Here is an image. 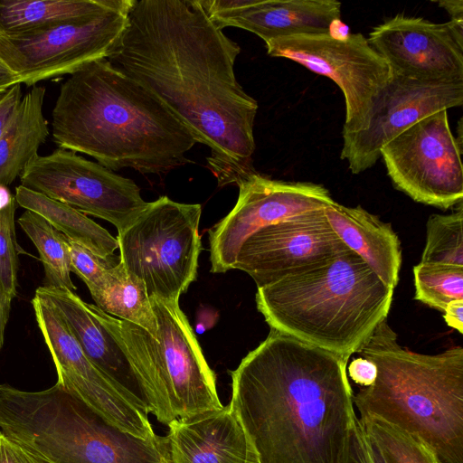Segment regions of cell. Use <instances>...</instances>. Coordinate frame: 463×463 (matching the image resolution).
<instances>
[{
  "label": "cell",
  "instance_id": "5bb4252c",
  "mask_svg": "<svg viewBox=\"0 0 463 463\" xmlns=\"http://www.w3.org/2000/svg\"><path fill=\"white\" fill-rule=\"evenodd\" d=\"M232 210L209 231L211 271L233 269L243 241L263 227L324 209L335 200L322 184L271 179L257 172L241 181Z\"/></svg>",
  "mask_w": 463,
  "mask_h": 463
},
{
  "label": "cell",
  "instance_id": "8992f818",
  "mask_svg": "<svg viewBox=\"0 0 463 463\" xmlns=\"http://www.w3.org/2000/svg\"><path fill=\"white\" fill-rule=\"evenodd\" d=\"M0 429L52 463H169L165 436L124 432L57 383L38 392L0 384Z\"/></svg>",
  "mask_w": 463,
  "mask_h": 463
},
{
  "label": "cell",
  "instance_id": "44dd1931",
  "mask_svg": "<svg viewBox=\"0 0 463 463\" xmlns=\"http://www.w3.org/2000/svg\"><path fill=\"white\" fill-rule=\"evenodd\" d=\"M325 215L345 245L356 253L390 288L399 282L402 248L390 223L361 206L348 207L335 201L324 208Z\"/></svg>",
  "mask_w": 463,
  "mask_h": 463
},
{
  "label": "cell",
  "instance_id": "60d3db41",
  "mask_svg": "<svg viewBox=\"0 0 463 463\" xmlns=\"http://www.w3.org/2000/svg\"><path fill=\"white\" fill-rule=\"evenodd\" d=\"M13 199L14 196L8 187L0 184V210L5 208Z\"/></svg>",
  "mask_w": 463,
  "mask_h": 463
},
{
  "label": "cell",
  "instance_id": "d590c367",
  "mask_svg": "<svg viewBox=\"0 0 463 463\" xmlns=\"http://www.w3.org/2000/svg\"><path fill=\"white\" fill-rule=\"evenodd\" d=\"M444 319L446 324L463 333V300H454L448 304L444 309Z\"/></svg>",
  "mask_w": 463,
  "mask_h": 463
},
{
  "label": "cell",
  "instance_id": "ab89813d",
  "mask_svg": "<svg viewBox=\"0 0 463 463\" xmlns=\"http://www.w3.org/2000/svg\"><path fill=\"white\" fill-rule=\"evenodd\" d=\"M364 435L367 441L372 463H388L383 450L381 449L377 442L365 432Z\"/></svg>",
  "mask_w": 463,
  "mask_h": 463
},
{
  "label": "cell",
  "instance_id": "ba28073f",
  "mask_svg": "<svg viewBox=\"0 0 463 463\" xmlns=\"http://www.w3.org/2000/svg\"><path fill=\"white\" fill-rule=\"evenodd\" d=\"M201 213L198 203L161 196L118 232L120 261L144 282L149 298L179 302L196 279Z\"/></svg>",
  "mask_w": 463,
  "mask_h": 463
},
{
  "label": "cell",
  "instance_id": "4fadbf2b",
  "mask_svg": "<svg viewBox=\"0 0 463 463\" xmlns=\"http://www.w3.org/2000/svg\"><path fill=\"white\" fill-rule=\"evenodd\" d=\"M463 104V81H430L392 72L356 129L342 133L341 159L356 175L381 158V148L418 120Z\"/></svg>",
  "mask_w": 463,
  "mask_h": 463
},
{
  "label": "cell",
  "instance_id": "1f68e13d",
  "mask_svg": "<svg viewBox=\"0 0 463 463\" xmlns=\"http://www.w3.org/2000/svg\"><path fill=\"white\" fill-rule=\"evenodd\" d=\"M0 463H52L0 431Z\"/></svg>",
  "mask_w": 463,
  "mask_h": 463
},
{
  "label": "cell",
  "instance_id": "d6986e66",
  "mask_svg": "<svg viewBox=\"0 0 463 463\" xmlns=\"http://www.w3.org/2000/svg\"><path fill=\"white\" fill-rule=\"evenodd\" d=\"M35 295L49 300L60 311L88 359L148 413L142 385L128 354L88 303L66 288L41 286Z\"/></svg>",
  "mask_w": 463,
  "mask_h": 463
},
{
  "label": "cell",
  "instance_id": "9c48e42d",
  "mask_svg": "<svg viewBox=\"0 0 463 463\" xmlns=\"http://www.w3.org/2000/svg\"><path fill=\"white\" fill-rule=\"evenodd\" d=\"M461 144L448 110L437 111L403 130L381 148L393 186L415 202L443 210L462 203Z\"/></svg>",
  "mask_w": 463,
  "mask_h": 463
},
{
  "label": "cell",
  "instance_id": "8fae6325",
  "mask_svg": "<svg viewBox=\"0 0 463 463\" xmlns=\"http://www.w3.org/2000/svg\"><path fill=\"white\" fill-rule=\"evenodd\" d=\"M130 9L0 36V60L26 86L71 75L109 56L126 28Z\"/></svg>",
  "mask_w": 463,
  "mask_h": 463
},
{
  "label": "cell",
  "instance_id": "d4e9b609",
  "mask_svg": "<svg viewBox=\"0 0 463 463\" xmlns=\"http://www.w3.org/2000/svg\"><path fill=\"white\" fill-rule=\"evenodd\" d=\"M90 295L103 312L133 323L155 337L157 324L146 288L142 280L128 273L121 261Z\"/></svg>",
  "mask_w": 463,
  "mask_h": 463
},
{
  "label": "cell",
  "instance_id": "2e32d148",
  "mask_svg": "<svg viewBox=\"0 0 463 463\" xmlns=\"http://www.w3.org/2000/svg\"><path fill=\"white\" fill-rule=\"evenodd\" d=\"M348 248L331 228L324 209L259 229L241 244L233 269L258 288L331 259Z\"/></svg>",
  "mask_w": 463,
  "mask_h": 463
},
{
  "label": "cell",
  "instance_id": "3957f363",
  "mask_svg": "<svg viewBox=\"0 0 463 463\" xmlns=\"http://www.w3.org/2000/svg\"><path fill=\"white\" fill-rule=\"evenodd\" d=\"M52 117L59 147L86 154L111 171L165 173L186 164L196 143L155 94L107 59L69 76Z\"/></svg>",
  "mask_w": 463,
  "mask_h": 463
},
{
  "label": "cell",
  "instance_id": "7402d4cb",
  "mask_svg": "<svg viewBox=\"0 0 463 463\" xmlns=\"http://www.w3.org/2000/svg\"><path fill=\"white\" fill-rule=\"evenodd\" d=\"M135 0H0V36L128 10Z\"/></svg>",
  "mask_w": 463,
  "mask_h": 463
},
{
  "label": "cell",
  "instance_id": "ac0fdd59",
  "mask_svg": "<svg viewBox=\"0 0 463 463\" xmlns=\"http://www.w3.org/2000/svg\"><path fill=\"white\" fill-rule=\"evenodd\" d=\"M221 30L232 26L253 33L265 43L297 34L330 33L341 18L335 0H198Z\"/></svg>",
  "mask_w": 463,
  "mask_h": 463
},
{
  "label": "cell",
  "instance_id": "277c9868",
  "mask_svg": "<svg viewBox=\"0 0 463 463\" xmlns=\"http://www.w3.org/2000/svg\"><path fill=\"white\" fill-rule=\"evenodd\" d=\"M357 353L377 368L373 383L353 395L360 417H377L419 437L439 463H463V348L410 351L385 319Z\"/></svg>",
  "mask_w": 463,
  "mask_h": 463
},
{
  "label": "cell",
  "instance_id": "83f0119b",
  "mask_svg": "<svg viewBox=\"0 0 463 463\" xmlns=\"http://www.w3.org/2000/svg\"><path fill=\"white\" fill-rule=\"evenodd\" d=\"M420 262L463 267L462 203L449 214H431Z\"/></svg>",
  "mask_w": 463,
  "mask_h": 463
},
{
  "label": "cell",
  "instance_id": "f546056e",
  "mask_svg": "<svg viewBox=\"0 0 463 463\" xmlns=\"http://www.w3.org/2000/svg\"><path fill=\"white\" fill-rule=\"evenodd\" d=\"M16 202L14 199L0 210V285L12 301L17 293L19 248L16 241L14 214Z\"/></svg>",
  "mask_w": 463,
  "mask_h": 463
},
{
  "label": "cell",
  "instance_id": "5b68a950",
  "mask_svg": "<svg viewBox=\"0 0 463 463\" xmlns=\"http://www.w3.org/2000/svg\"><path fill=\"white\" fill-rule=\"evenodd\" d=\"M393 288L353 250L258 288L271 329L345 359L387 318Z\"/></svg>",
  "mask_w": 463,
  "mask_h": 463
},
{
  "label": "cell",
  "instance_id": "484cf974",
  "mask_svg": "<svg viewBox=\"0 0 463 463\" xmlns=\"http://www.w3.org/2000/svg\"><path fill=\"white\" fill-rule=\"evenodd\" d=\"M17 222L39 252L44 269L43 287L74 291L66 237L43 216L29 210Z\"/></svg>",
  "mask_w": 463,
  "mask_h": 463
},
{
  "label": "cell",
  "instance_id": "9a60e30c",
  "mask_svg": "<svg viewBox=\"0 0 463 463\" xmlns=\"http://www.w3.org/2000/svg\"><path fill=\"white\" fill-rule=\"evenodd\" d=\"M32 305L56 368L57 383L120 430L144 439L153 438L148 413L88 359L60 311L35 294Z\"/></svg>",
  "mask_w": 463,
  "mask_h": 463
},
{
  "label": "cell",
  "instance_id": "f1b7e54d",
  "mask_svg": "<svg viewBox=\"0 0 463 463\" xmlns=\"http://www.w3.org/2000/svg\"><path fill=\"white\" fill-rule=\"evenodd\" d=\"M414 298L444 311L449 303L463 300V267L419 262L413 267Z\"/></svg>",
  "mask_w": 463,
  "mask_h": 463
},
{
  "label": "cell",
  "instance_id": "836d02e7",
  "mask_svg": "<svg viewBox=\"0 0 463 463\" xmlns=\"http://www.w3.org/2000/svg\"><path fill=\"white\" fill-rule=\"evenodd\" d=\"M23 99L22 84L16 83L0 98V138L11 123Z\"/></svg>",
  "mask_w": 463,
  "mask_h": 463
},
{
  "label": "cell",
  "instance_id": "cb8c5ba5",
  "mask_svg": "<svg viewBox=\"0 0 463 463\" xmlns=\"http://www.w3.org/2000/svg\"><path fill=\"white\" fill-rule=\"evenodd\" d=\"M16 203L43 216L72 241L102 257L114 255L117 238L79 210L23 185L15 188Z\"/></svg>",
  "mask_w": 463,
  "mask_h": 463
},
{
  "label": "cell",
  "instance_id": "6da1fadb",
  "mask_svg": "<svg viewBox=\"0 0 463 463\" xmlns=\"http://www.w3.org/2000/svg\"><path fill=\"white\" fill-rule=\"evenodd\" d=\"M240 46L198 0H135L107 60L155 94L211 150L218 184L252 173L258 102L238 82Z\"/></svg>",
  "mask_w": 463,
  "mask_h": 463
},
{
  "label": "cell",
  "instance_id": "4dcf8cb0",
  "mask_svg": "<svg viewBox=\"0 0 463 463\" xmlns=\"http://www.w3.org/2000/svg\"><path fill=\"white\" fill-rule=\"evenodd\" d=\"M66 241L70 252L71 271L84 281L90 293L101 285L109 271L120 262L119 256L115 254L102 257L67 237Z\"/></svg>",
  "mask_w": 463,
  "mask_h": 463
},
{
  "label": "cell",
  "instance_id": "7a4b0ae2",
  "mask_svg": "<svg viewBox=\"0 0 463 463\" xmlns=\"http://www.w3.org/2000/svg\"><path fill=\"white\" fill-rule=\"evenodd\" d=\"M347 363L270 328L231 372L229 405L260 463H344L356 416Z\"/></svg>",
  "mask_w": 463,
  "mask_h": 463
},
{
  "label": "cell",
  "instance_id": "e0dca14e",
  "mask_svg": "<svg viewBox=\"0 0 463 463\" xmlns=\"http://www.w3.org/2000/svg\"><path fill=\"white\" fill-rule=\"evenodd\" d=\"M392 73L430 81H463V21L436 24L396 14L367 38Z\"/></svg>",
  "mask_w": 463,
  "mask_h": 463
},
{
  "label": "cell",
  "instance_id": "603a6c76",
  "mask_svg": "<svg viewBox=\"0 0 463 463\" xmlns=\"http://www.w3.org/2000/svg\"><path fill=\"white\" fill-rule=\"evenodd\" d=\"M46 89L33 86L23 96L21 103L0 138V184L8 186L38 155L39 147L49 134L43 115Z\"/></svg>",
  "mask_w": 463,
  "mask_h": 463
},
{
  "label": "cell",
  "instance_id": "e575fe53",
  "mask_svg": "<svg viewBox=\"0 0 463 463\" xmlns=\"http://www.w3.org/2000/svg\"><path fill=\"white\" fill-rule=\"evenodd\" d=\"M349 377L364 387L372 385L377 375L376 365L364 357L354 359L346 368Z\"/></svg>",
  "mask_w": 463,
  "mask_h": 463
},
{
  "label": "cell",
  "instance_id": "74e56055",
  "mask_svg": "<svg viewBox=\"0 0 463 463\" xmlns=\"http://www.w3.org/2000/svg\"><path fill=\"white\" fill-rule=\"evenodd\" d=\"M16 83H19L16 75L0 60V98Z\"/></svg>",
  "mask_w": 463,
  "mask_h": 463
},
{
  "label": "cell",
  "instance_id": "7c38bea8",
  "mask_svg": "<svg viewBox=\"0 0 463 463\" xmlns=\"http://www.w3.org/2000/svg\"><path fill=\"white\" fill-rule=\"evenodd\" d=\"M269 56L291 60L326 76L341 89L345 103L342 133L357 128L376 96L392 77L386 61L362 33L297 34L266 43Z\"/></svg>",
  "mask_w": 463,
  "mask_h": 463
},
{
  "label": "cell",
  "instance_id": "ffe728a7",
  "mask_svg": "<svg viewBox=\"0 0 463 463\" xmlns=\"http://www.w3.org/2000/svg\"><path fill=\"white\" fill-rule=\"evenodd\" d=\"M167 426L169 463H260L230 405Z\"/></svg>",
  "mask_w": 463,
  "mask_h": 463
},
{
  "label": "cell",
  "instance_id": "30bf717a",
  "mask_svg": "<svg viewBox=\"0 0 463 463\" xmlns=\"http://www.w3.org/2000/svg\"><path fill=\"white\" fill-rule=\"evenodd\" d=\"M19 178L26 188L108 221L118 232L148 205L133 180L61 147L34 156Z\"/></svg>",
  "mask_w": 463,
  "mask_h": 463
},
{
  "label": "cell",
  "instance_id": "d6a6232c",
  "mask_svg": "<svg viewBox=\"0 0 463 463\" xmlns=\"http://www.w3.org/2000/svg\"><path fill=\"white\" fill-rule=\"evenodd\" d=\"M344 463H372L364 431L357 415L350 430Z\"/></svg>",
  "mask_w": 463,
  "mask_h": 463
},
{
  "label": "cell",
  "instance_id": "52a82bcc",
  "mask_svg": "<svg viewBox=\"0 0 463 463\" xmlns=\"http://www.w3.org/2000/svg\"><path fill=\"white\" fill-rule=\"evenodd\" d=\"M149 298L157 324L155 337L88 303L128 354L142 385L148 413L168 425L222 409L215 374L179 302Z\"/></svg>",
  "mask_w": 463,
  "mask_h": 463
},
{
  "label": "cell",
  "instance_id": "8d00e7d4",
  "mask_svg": "<svg viewBox=\"0 0 463 463\" xmlns=\"http://www.w3.org/2000/svg\"><path fill=\"white\" fill-rule=\"evenodd\" d=\"M11 300L0 285V352L4 345L5 330L9 318Z\"/></svg>",
  "mask_w": 463,
  "mask_h": 463
},
{
  "label": "cell",
  "instance_id": "f35d334b",
  "mask_svg": "<svg viewBox=\"0 0 463 463\" xmlns=\"http://www.w3.org/2000/svg\"><path fill=\"white\" fill-rule=\"evenodd\" d=\"M438 5L446 10L450 15V20L463 21V1L462 0H439Z\"/></svg>",
  "mask_w": 463,
  "mask_h": 463
},
{
  "label": "cell",
  "instance_id": "4316f807",
  "mask_svg": "<svg viewBox=\"0 0 463 463\" xmlns=\"http://www.w3.org/2000/svg\"><path fill=\"white\" fill-rule=\"evenodd\" d=\"M358 418L388 463H439L433 450L419 437L374 416Z\"/></svg>",
  "mask_w": 463,
  "mask_h": 463
}]
</instances>
